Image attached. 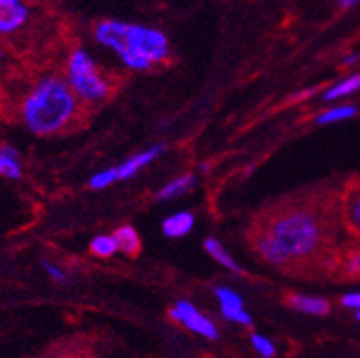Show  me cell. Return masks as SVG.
I'll return each instance as SVG.
<instances>
[{"instance_id":"6da1fadb","label":"cell","mask_w":360,"mask_h":358,"mask_svg":"<svg viewBox=\"0 0 360 358\" xmlns=\"http://www.w3.org/2000/svg\"><path fill=\"white\" fill-rule=\"evenodd\" d=\"M324 240V229L309 210H288L271 222L269 229L258 236L256 250L274 267H288L295 260L309 258Z\"/></svg>"},{"instance_id":"7a4b0ae2","label":"cell","mask_w":360,"mask_h":358,"mask_svg":"<svg viewBox=\"0 0 360 358\" xmlns=\"http://www.w3.org/2000/svg\"><path fill=\"white\" fill-rule=\"evenodd\" d=\"M77 97L66 79L48 75L33 84L20 103L24 127L35 136H55L77 115Z\"/></svg>"},{"instance_id":"3957f363","label":"cell","mask_w":360,"mask_h":358,"mask_svg":"<svg viewBox=\"0 0 360 358\" xmlns=\"http://www.w3.org/2000/svg\"><path fill=\"white\" fill-rule=\"evenodd\" d=\"M96 41L117 55L130 70L145 72L169 59V39L155 27L123 20H103L94 30Z\"/></svg>"},{"instance_id":"277c9868","label":"cell","mask_w":360,"mask_h":358,"mask_svg":"<svg viewBox=\"0 0 360 358\" xmlns=\"http://www.w3.org/2000/svg\"><path fill=\"white\" fill-rule=\"evenodd\" d=\"M66 82L75 97L86 103H99L110 96V84L99 72L96 60L82 48H75L70 53L66 64Z\"/></svg>"},{"instance_id":"5b68a950","label":"cell","mask_w":360,"mask_h":358,"mask_svg":"<svg viewBox=\"0 0 360 358\" xmlns=\"http://www.w3.org/2000/svg\"><path fill=\"white\" fill-rule=\"evenodd\" d=\"M170 318L176 320L178 324H183L188 331L196 333V335L209 338V340H216L219 336L218 327L216 324L201 313L196 305H192L187 300H178L170 309Z\"/></svg>"},{"instance_id":"8992f818","label":"cell","mask_w":360,"mask_h":358,"mask_svg":"<svg viewBox=\"0 0 360 358\" xmlns=\"http://www.w3.org/2000/svg\"><path fill=\"white\" fill-rule=\"evenodd\" d=\"M32 20L27 0H0V39L20 33Z\"/></svg>"},{"instance_id":"52a82bcc","label":"cell","mask_w":360,"mask_h":358,"mask_svg":"<svg viewBox=\"0 0 360 358\" xmlns=\"http://www.w3.org/2000/svg\"><path fill=\"white\" fill-rule=\"evenodd\" d=\"M214 295L218 298L219 311L229 322L240 324V326H251L252 318L251 314L247 313L242 296L234 293L233 289H229V287H216Z\"/></svg>"},{"instance_id":"ba28073f","label":"cell","mask_w":360,"mask_h":358,"mask_svg":"<svg viewBox=\"0 0 360 358\" xmlns=\"http://www.w3.org/2000/svg\"><path fill=\"white\" fill-rule=\"evenodd\" d=\"M163 152H165L163 145H155V146H152V148H146V150H143V152H139V154L132 155V158L127 159L124 163L117 165V167H115V170H117L119 181H124V179H130V177H134L137 172H139V170H143L145 167H148V165H150L154 159L160 158Z\"/></svg>"},{"instance_id":"9c48e42d","label":"cell","mask_w":360,"mask_h":358,"mask_svg":"<svg viewBox=\"0 0 360 358\" xmlns=\"http://www.w3.org/2000/svg\"><path fill=\"white\" fill-rule=\"evenodd\" d=\"M289 305L304 314H313V317H324L331 311V304L326 298L311 295H292L289 298Z\"/></svg>"},{"instance_id":"30bf717a","label":"cell","mask_w":360,"mask_h":358,"mask_svg":"<svg viewBox=\"0 0 360 358\" xmlns=\"http://www.w3.org/2000/svg\"><path fill=\"white\" fill-rule=\"evenodd\" d=\"M194 222H196L194 214L183 210V212H176L167 219H163L161 229H163V234L167 238H183L192 231Z\"/></svg>"},{"instance_id":"8fae6325","label":"cell","mask_w":360,"mask_h":358,"mask_svg":"<svg viewBox=\"0 0 360 358\" xmlns=\"http://www.w3.org/2000/svg\"><path fill=\"white\" fill-rule=\"evenodd\" d=\"M0 176L8 179H20L22 177V163L18 150L13 145H0Z\"/></svg>"},{"instance_id":"7c38bea8","label":"cell","mask_w":360,"mask_h":358,"mask_svg":"<svg viewBox=\"0 0 360 358\" xmlns=\"http://www.w3.org/2000/svg\"><path fill=\"white\" fill-rule=\"evenodd\" d=\"M115 243H117V250L128 254V256H136L141 250V240H139V234L134 227L130 225H123L114 232Z\"/></svg>"},{"instance_id":"4fadbf2b","label":"cell","mask_w":360,"mask_h":358,"mask_svg":"<svg viewBox=\"0 0 360 358\" xmlns=\"http://www.w3.org/2000/svg\"><path fill=\"white\" fill-rule=\"evenodd\" d=\"M203 247H205L207 254H210V258L216 260L219 265H224L225 269H229V271H233V272H242V267L234 262L233 256L229 254V250L225 249L224 245L219 243V240L209 236L205 240V243H203Z\"/></svg>"},{"instance_id":"5bb4252c","label":"cell","mask_w":360,"mask_h":358,"mask_svg":"<svg viewBox=\"0 0 360 358\" xmlns=\"http://www.w3.org/2000/svg\"><path fill=\"white\" fill-rule=\"evenodd\" d=\"M194 176H191V174H185V176H179L176 177V179H172L170 183H167V185L161 188L160 192H158V200H172V198H178V196L185 194V192L191 188L192 185H194Z\"/></svg>"},{"instance_id":"9a60e30c","label":"cell","mask_w":360,"mask_h":358,"mask_svg":"<svg viewBox=\"0 0 360 358\" xmlns=\"http://www.w3.org/2000/svg\"><path fill=\"white\" fill-rule=\"evenodd\" d=\"M356 90H360V73H355V75H349L344 81L337 82L335 87L329 88L324 94V101H337L342 99V97L352 96Z\"/></svg>"},{"instance_id":"2e32d148","label":"cell","mask_w":360,"mask_h":358,"mask_svg":"<svg viewBox=\"0 0 360 358\" xmlns=\"http://www.w3.org/2000/svg\"><path fill=\"white\" fill-rule=\"evenodd\" d=\"M359 108L355 105H338L333 108L324 110L322 114L316 115V122L319 124H333V122L346 121V119H352L353 115H356Z\"/></svg>"},{"instance_id":"e0dca14e","label":"cell","mask_w":360,"mask_h":358,"mask_svg":"<svg viewBox=\"0 0 360 358\" xmlns=\"http://www.w3.org/2000/svg\"><path fill=\"white\" fill-rule=\"evenodd\" d=\"M90 252L97 258H110L117 252L114 234H99L90 241Z\"/></svg>"},{"instance_id":"ac0fdd59","label":"cell","mask_w":360,"mask_h":358,"mask_svg":"<svg viewBox=\"0 0 360 358\" xmlns=\"http://www.w3.org/2000/svg\"><path fill=\"white\" fill-rule=\"evenodd\" d=\"M251 345L256 353L260 354L262 358H273L276 354V345L271 338L260 335V333H252L251 335Z\"/></svg>"},{"instance_id":"d6986e66","label":"cell","mask_w":360,"mask_h":358,"mask_svg":"<svg viewBox=\"0 0 360 358\" xmlns=\"http://www.w3.org/2000/svg\"><path fill=\"white\" fill-rule=\"evenodd\" d=\"M115 181H119L115 167L106 168V170H101V172H97L96 176L90 177V186L91 188H96V191H103V188H106V186L114 185Z\"/></svg>"},{"instance_id":"ffe728a7","label":"cell","mask_w":360,"mask_h":358,"mask_svg":"<svg viewBox=\"0 0 360 358\" xmlns=\"http://www.w3.org/2000/svg\"><path fill=\"white\" fill-rule=\"evenodd\" d=\"M346 212L349 225H352L356 232H360V191H356L355 194L349 198Z\"/></svg>"},{"instance_id":"44dd1931","label":"cell","mask_w":360,"mask_h":358,"mask_svg":"<svg viewBox=\"0 0 360 358\" xmlns=\"http://www.w3.org/2000/svg\"><path fill=\"white\" fill-rule=\"evenodd\" d=\"M344 271H346L347 276H352V278L360 276V250H355V252H352L349 256H347Z\"/></svg>"},{"instance_id":"7402d4cb","label":"cell","mask_w":360,"mask_h":358,"mask_svg":"<svg viewBox=\"0 0 360 358\" xmlns=\"http://www.w3.org/2000/svg\"><path fill=\"white\" fill-rule=\"evenodd\" d=\"M42 267H44L46 274H48L53 281H66V271L60 269L59 265H55V263L51 262H42Z\"/></svg>"},{"instance_id":"603a6c76","label":"cell","mask_w":360,"mask_h":358,"mask_svg":"<svg viewBox=\"0 0 360 358\" xmlns=\"http://www.w3.org/2000/svg\"><path fill=\"white\" fill-rule=\"evenodd\" d=\"M342 305L344 307L355 309V311H360V290L356 293H347V295L342 296Z\"/></svg>"},{"instance_id":"cb8c5ba5","label":"cell","mask_w":360,"mask_h":358,"mask_svg":"<svg viewBox=\"0 0 360 358\" xmlns=\"http://www.w3.org/2000/svg\"><path fill=\"white\" fill-rule=\"evenodd\" d=\"M356 60H359V55L352 53V55H347L346 59H344V64H346V66H353V64H355Z\"/></svg>"},{"instance_id":"d4e9b609","label":"cell","mask_w":360,"mask_h":358,"mask_svg":"<svg viewBox=\"0 0 360 358\" xmlns=\"http://www.w3.org/2000/svg\"><path fill=\"white\" fill-rule=\"evenodd\" d=\"M360 0H338V4L342 6V8H353L355 4H359Z\"/></svg>"},{"instance_id":"484cf974","label":"cell","mask_w":360,"mask_h":358,"mask_svg":"<svg viewBox=\"0 0 360 358\" xmlns=\"http://www.w3.org/2000/svg\"><path fill=\"white\" fill-rule=\"evenodd\" d=\"M6 59H8V53H6V48L2 44H0V66L6 63Z\"/></svg>"},{"instance_id":"4316f807","label":"cell","mask_w":360,"mask_h":358,"mask_svg":"<svg viewBox=\"0 0 360 358\" xmlns=\"http://www.w3.org/2000/svg\"><path fill=\"white\" fill-rule=\"evenodd\" d=\"M355 318H356V320H359V322H360V311H356V313H355Z\"/></svg>"}]
</instances>
